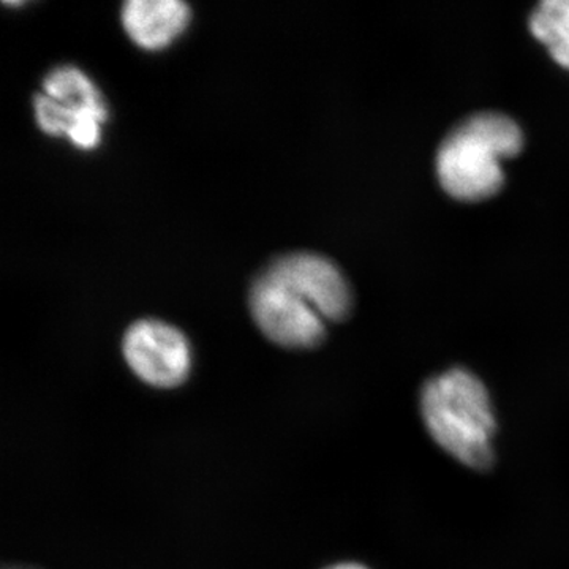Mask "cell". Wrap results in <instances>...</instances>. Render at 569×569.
I'll list each match as a JSON object with an SVG mask.
<instances>
[{
	"label": "cell",
	"mask_w": 569,
	"mask_h": 569,
	"mask_svg": "<svg viewBox=\"0 0 569 569\" xmlns=\"http://www.w3.org/2000/svg\"><path fill=\"white\" fill-rule=\"evenodd\" d=\"M419 410L429 436L451 458L473 470L492 467L497 418L481 378L463 367L429 378Z\"/></svg>",
	"instance_id": "cell-1"
},
{
	"label": "cell",
	"mask_w": 569,
	"mask_h": 569,
	"mask_svg": "<svg viewBox=\"0 0 569 569\" xmlns=\"http://www.w3.org/2000/svg\"><path fill=\"white\" fill-rule=\"evenodd\" d=\"M522 144L520 127L508 116L500 112L470 116L438 149V181L456 200L493 197L505 182L501 160L518 156Z\"/></svg>",
	"instance_id": "cell-2"
},
{
	"label": "cell",
	"mask_w": 569,
	"mask_h": 569,
	"mask_svg": "<svg viewBox=\"0 0 569 569\" xmlns=\"http://www.w3.org/2000/svg\"><path fill=\"white\" fill-rule=\"evenodd\" d=\"M37 123L50 137H67L82 151L102 140L108 107L88 74L73 66L58 67L43 80V92L33 97Z\"/></svg>",
	"instance_id": "cell-3"
},
{
	"label": "cell",
	"mask_w": 569,
	"mask_h": 569,
	"mask_svg": "<svg viewBox=\"0 0 569 569\" xmlns=\"http://www.w3.org/2000/svg\"><path fill=\"white\" fill-rule=\"evenodd\" d=\"M254 323L271 342L309 350L323 342L326 320L316 306L274 263L257 277L250 290Z\"/></svg>",
	"instance_id": "cell-4"
},
{
	"label": "cell",
	"mask_w": 569,
	"mask_h": 569,
	"mask_svg": "<svg viewBox=\"0 0 569 569\" xmlns=\"http://www.w3.org/2000/svg\"><path fill=\"white\" fill-rule=\"evenodd\" d=\"M123 358L134 376L153 388L181 387L192 370V348L174 326L140 320L127 329Z\"/></svg>",
	"instance_id": "cell-5"
},
{
	"label": "cell",
	"mask_w": 569,
	"mask_h": 569,
	"mask_svg": "<svg viewBox=\"0 0 569 569\" xmlns=\"http://www.w3.org/2000/svg\"><path fill=\"white\" fill-rule=\"evenodd\" d=\"M274 264L298 284L326 321H342L350 316L353 298L342 271L317 253H290Z\"/></svg>",
	"instance_id": "cell-6"
},
{
	"label": "cell",
	"mask_w": 569,
	"mask_h": 569,
	"mask_svg": "<svg viewBox=\"0 0 569 569\" xmlns=\"http://www.w3.org/2000/svg\"><path fill=\"white\" fill-rule=\"evenodd\" d=\"M192 20V10L179 0H130L122 9V24L130 39L148 51H160L171 43Z\"/></svg>",
	"instance_id": "cell-7"
},
{
	"label": "cell",
	"mask_w": 569,
	"mask_h": 569,
	"mask_svg": "<svg viewBox=\"0 0 569 569\" xmlns=\"http://www.w3.org/2000/svg\"><path fill=\"white\" fill-rule=\"evenodd\" d=\"M530 29L549 48L553 61L569 69V0H545L530 18Z\"/></svg>",
	"instance_id": "cell-8"
},
{
	"label": "cell",
	"mask_w": 569,
	"mask_h": 569,
	"mask_svg": "<svg viewBox=\"0 0 569 569\" xmlns=\"http://www.w3.org/2000/svg\"><path fill=\"white\" fill-rule=\"evenodd\" d=\"M326 569H370L365 565L356 563V561H343V563L332 565V567Z\"/></svg>",
	"instance_id": "cell-9"
}]
</instances>
